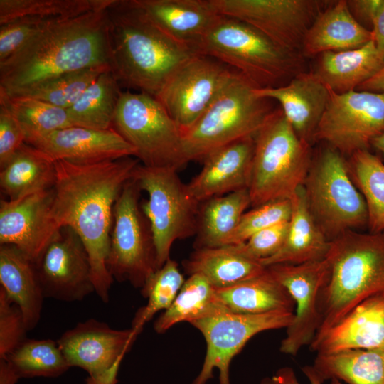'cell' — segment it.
Wrapping results in <instances>:
<instances>
[{
	"label": "cell",
	"instance_id": "obj_1",
	"mask_svg": "<svg viewBox=\"0 0 384 384\" xmlns=\"http://www.w3.org/2000/svg\"><path fill=\"white\" fill-rule=\"evenodd\" d=\"M139 164L136 157L93 164L55 161L53 215L69 227L87 252L95 292L108 302L114 279L107 267L114 203Z\"/></svg>",
	"mask_w": 384,
	"mask_h": 384
},
{
	"label": "cell",
	"instance_id": "obj_2",
	"mask_svg": "<svg viewBox=\"0 0 384 384\" xmlns=\"http://www.w3.org/2000/svg\"><path fill=\"white\" fill-rule=\"evenodd\" d=\"M106 9L53 23L0 63L6 92L87 68L109 65Z\"/></svg>",
	"mask_w": 384,
	"mask_h": 384
},
{
	"label": "cell",
	"instance_id": "obj_3",
	"mask_svg": "<svg viewBox=\"0 0 384 384\" xmlns=\"http://www.w3.org/2000/svg\"><path fill=\"white\" fill-rule=\"evenodd\" d=\"M109 65L120 86L155 97L173 73L198 54L155 25L134 0L107 8Z\"/></svg>",
	"mask_w": 384,
	"mask_h": 384
},
{
	"label": "cell",
	"instance_id": "obj_4",
	"mask_svg": "<svg viewBox=\"0 0 384 384\" xmlns=\"http://www.w3.org/2000/svg\"><path fill=\"white\" fill-rule=\"evenodd\" d=\"M325 258L329 275L319 294L316 336L365 299L384 294V231H346L329 241Z\"/></svg>",
	"mask_w": 384,
	"mask_h": 384
},
{
	"label": "cell",
	"instance_id": "obj_5",
	"mask_svg": "<svg viewBox=\"0 0 384 384\" xmlns=\"http://www.w3.org/2000/svg\"><path fill=\"white\" fill-rule=\"evenodd\" d=\"M193 48L242 73L259 88L282 86L304 71L301 53L286 50L252 26L227 16L219 15Z\"/></svg>",
	"mask_w": 384,
	"mask_h": 384
},
{
	"label": "cell",
	"instance_id": "obj_6",
	"mask_svg": "<svg viewBox=\"0 0 384 384\" xmlns=\"http://www.w3.org/2000/svg\"><path fill=\"white\" fill-rule=\"evenodd\" d=\"M257 87L242 73L234 72L200 118L182 132L188 162H202L225 145L255 137L276 110L270 100L257 95Z\"/></svg>",
	"mask_w": 384,
	"mask_h": 384
},
{
	"label": "cell",
	"instance_id": "obj_7",
	"mask_svg": "<svg viewBox=\"0 0 384 384\" xmlns=\"http://www.w3.org/2000/svg\"><path fill=\"white\" fill-rule=\"evenodd\" d=\"M254 140L247 188L251 206L291 200L309 172L311 144L299 137L281 108L274 110Z\"/></svg>",
	"mask_w": 384,
	"mask_h": 384
},
{
	"label": "cell",
	"instance_id": "obj_8",
	"mask_svg": "<svg viewBox=\"0 0 384 384\" xmlns=\"http://www.w3.org/2000/svg\"><path fill=\"white\" fill-rule=\"evenodd\" d=\"M309 209L330 241L368 225L364 198L351 176L343 155L327 146L312 157L303 185Z\"/></svg>",
	"mask_w": 384,
	"mask_h": 384
},
{
	"label": "cell",
	"instance_id": "obj_9",
	"mask_svg": "<svg viewBox=\"0 0 384 384\" xmlns=\"http://www.w3.org/2000/svg\"><path fill=\"white\" fill-rule=\"evenodd\" d=\"M177 170L139 164L132 178L147 193L141 203L153 235L157 269L170 258L173 243L196 235L200 203L179 178Z\"/></svg>",
	"mask_w": 384,
	"mask_h": 384
},
{
	"label": "cell",
	"instance_id": "obj_10",
	"mask_svg": "<svg viewBox=\"0 0 384 384\" xmlns=\"http://www.w3.org/2000/svg\"><path fill=\"white\" fill-rule=\"evenodd\" d=\"M112 128L135 148L136 158L144 166L178 171L188 163L181 129L149 95L122 91Z\"/></svg>",
	"mask_w": 384,
	"mask_h": 384
},
{
	"label": "cell",
	"instance_id": "obj_11",
	"mask_svg": "<svg viewBox=\"0 0 384 384\" xmlns=\"http://www.w3.org/2000/svg\"><path fill=\"white\" fill-rule=\"evenodd\" d=\"M140 189L131 178L113 209L107 267L114 279L142 288L157 270L156 252L149 223L139 201Z\"/></svg>",
	"mask_w": 384,
	"mask_h": 384
},
{
	"label": "cell",
	"instance_id": "obj_12",
	"mask_svg": "<svg viewBox=\"0 0 384 384\" xmlns=\"http://www.w3.org/2000/svg\"><path fill=\"white\" fill-rule=\"evenodd\" d=\"M329 91L314 142H324L343 155L369 150L384 131V92Z\"/></svg>",
	"mask_w": 384,
	"mask_h": 384
},
{
	"label": "cell",
	"instance_id": "obj_13",
	"mask_svg": "<svg viewBox=\"0 0 384 384\" xmlns=\"http://www.w3.org/2000/svg\"><path fill=\"white\" fill-rule=\"evenodd\" d=\"M139 334L90 319L65 331L57 342L70 368L87 372L85 384H117L121 363Z\"/></svg>",
	"mask_w": 384,
	"mask_h": 384
},
{
	"label": "cell",
	"instance_id": "obj_14",
	"mask_svg": "<svg viewBox=\"0 0 384 384\" xmlns=\"http://www.w3.org/2000/svg\"><path fill=\"white\" fill-rule=\"evenodd\" d=\"M294 313L273 311L261 314H240L225 311L191 324L206 342L203 366L191 384H206L219 370V384H230L229 369L233 358L254 336L264 331L288 327Z\"/></svg>",
	"mask_w": 384,
	"mask_h": 384
},
{
	"label": "cell",
	"instance_id": "obj_15",
	"mask_svg": "<svg viewBox=\"0 0 384 384\" xmlns=\"http://www.w3.org/2000/svg\"><path fill=\"white\" fill-rule=\"evenodd\" d=\"M210 2L218 14L242 21L283 48L299 53L309 28L326 4V1L311 0H210Z\"/></svg>",
	"mask_w": 384,
	"mask_h": 384
},
{
	"label": "cell",
	"instance_id": "obj_16",
	"mask_svg": "<svg viewBox=\"0 0 384 384\" xmlns=\"http://www.w3.org/2000/svg\"><path fill=\"white\" fill-rule=\"evenodd\" d=\"M235 71L218 60L196 54L173 73L155 98L183 132L200 118Z\"/></svg>",
	"mask_w": 384,
	"mask_h": 384
},
{
	"label": "cell",
	"instance_id": "obj_17",
	"mask_svg": "<svg viewBox=\"0 0 384 384\" xmlns=\"http://www.w3.org/2000/svg\"><path fill=\"white\" fill-rule=\"evenodd\" d=\"M35 265L45 298L80 302L95 292L87 252L69 227L59 230Z\"/></svg>",
	"mask_w": 384,
	"mask_h": 384
},
{
	"label": "cell",
	"instance_id": "obj_18",
	"mask_svg": "<svg viewBox=\"0 0 384 384\" xmlns=\"http://www.w3.org/2000/svg\"><path fill=\"white\" fill-rule=\"evenodd\" d=\"M266 267L287 289L294 302V319L286 328L280 351L296 356L304 346L310 345L318 331V299L328 278V262L324 258L298 265L275 264Z\"/></svg>",
	"mask_w": 384,
	"mask_h": 384
},
{
	"label": "cell",
	"instance_id": "obj_19",
	"mask_svg": "<svg viewBox=\"0 0 384 384\" xmlns=\"http://www.w3.org/2000/svg\"><path fill=\"white\" fill-rule=\"evenodd\" d=\"M53 188L16 201H0V245L16 247L36 262L60 228L52 211Z\"/></svg>",
	"mask_w": 384,
	"mask_h": 384
},
{
	"label": "cell",
	"instance_id": "obj_20",
	"mask_svg": "<svg viewBox=\"0 0 384 384\" xmlns=\"http://www.w3.org/2000/svg\"><path fill=\"white\" fill-rule=\"evenodd\" d=\"M23 130L25 142L53 161L93 164L136 157L137 154L135 148L113 128L98 130L71 127L51 132Z\"/></svg>",
	"mask_w": 384,
	"mask_h": 384
},
{
	"label": "cell",
	"instance_id": "obj_21",
	"mask_svg": "<svg viewBox=\"0 0 384 384\" xmlns=\"http://www.w3.org/2000/svg\"><path fill=\"white\" fill-rule=\"evenodd\" d=\"M254 147V137H250L208 154L202 161L201 171L187 183L192 197L201 203L213 197L247 188Z\"/></svg>",
	"mask_w": 384,
	"mask_h": 384
},
{
	"label": "cell",
	"instance_id": "obj_22",
	"mask_svg": "<svg viewBox=\"0 0 384 384\" xmlns=\"http://www.w3.org/2000/svg\"><path fill=\"white\" fill-rule=\"evenodd\" d=\"M316 353L345 350L384 349V294L356 306L337 324L317 335L309 345Z\"/></svg>",
	"mask_w": 384,
	"mask_h": 384
},
{
	"label": "cell",
	"instance_id": "obj_23",
	"mask_svg": "<svg viewBox=\"0 0 384 384\" xmlns=\"http://www.w3.org/2000/svg\"><path fill=\"white\" fill-rule=\"evenodd\" d=\"M255 92L277 101L296 134L311 144L329 97V89L313 71L302 72L280 87H257Z\"/></svg>",
	"mask_w": 384,
	"mask_h": 384
},
{
	"label": "cell",
	"instance_id": "obj_24",
	"mask_svg": "<svg viewBox=\"0 0 384 384\" xmlns=\"http://www.w3.org/2000/svg\"><path fill=\"white\" fill-rule=\"evenodd\" d=\"M160 29L173 39L190 46L219 16L210 0H134Z\"/></svg>",
	"mask_w": 384,
	"mask_h": 384
},
{
	"label": "cell",
	"instance_id": "obj_25",
	"mask_svg": "<svg viewBox=\"0 0 384 384\" xmlns=\"http://www.w3.org/2000/svg\"><path fill=\"white\" fill-rule=\"evenodd\" d=\"M373 41V33L351 14L347 1L333 3L317 15L302 47L303 56L360 48Z\"/></svg>",
	"mask_w": 384,
	"mask_h": 384
},
{
	"label": "cell",
	"instance_id": "obj_26",
	"mask_svg": "<svg viewBox=\"0 0 384 384\" xmlns=\"http://www.w3.org/2000/svg\"><path fill=\"white\" fill-rule=\"evenodd\" d=\"M0 284L22 312L28 331L41 316L45 299L36 265L12 245H0Z\"/></svg>",
	"mask_w": 384,
	"mask_h": 384
},
{
	"label": "cell",
	"instance_id": "obj_27",
	"mask_svg": "<svg viewBox=\"0 0 384 384\" xmlns=\"http://www.w3.org/2000/svg\"><path fill=\"white\" fill-rule=\"evenodd\" d=\"M292 210L285 241L280 250L261 263L298 265L323 260L329 248V240L315 222L306 203L302 186L291 198Z\"/></svg>",
	"mask_w": 384,
	"mask_h": 384
},
{
	"label": "cell",
	"instance_id": "obj_28",
	"mask_svg": "<svg viewBox=\"0 0 384 384\" xmlns=\"http://www.w3.org/2000/svg\"><path fill=\"white\" fill-rule=\"evenodd\" d=\"M384 66V59L373 41L352 50L319 55L315 71L331 91L341 94L358 87Z\"/></svg>",
	"mask_w": 384,
	"mask_h": 384
},
{
	"label": "cell",
	"instance_id": "obj_29",
	"mask_svg": "<svg viewBox=\"0 0 384 384\" xmlns=\"http://www.w3.org/2000/svg\"><path fill=\"white\" fill-rule=\"evenodd\" d=\"M217 297L228 312L261 314L273 311L294 313L295 304L287 289L267 270L234 285L216 289Z\"/></svg>",
	"mask_w": 384,
	"mask_h": 384
},
{
	"label": "cell",
	"instance_id": "obj_30",
	"mask_svg": "<svg viewBox=\"0 0 384 384\" xmlns=\"http://www.w3.org/2000/svg\"><path fill=\"white\" fill-rule=\"evenodd\" d=\"M183 266L188 274H199L216 289L234 285L266 269L261 262L246 256L235 245L195 249Z\"/></svg>",
	"mask_w": 384,
	"mask_h": 384
},
{
	"label": "cell",
	"instance_id": "obj_31",
	"mask_svg": "<svg viewBox=\"0 0 384 384\" xmlns=\"http://www.w3.org/2000/svg\"><path fill=\"white\" fill-rule=\"evenodd\" d=\"M55 161L24 143L10 161L0 169L1 192L8 201L50 189L55 181Z\"/></svg>",
	"mask_w": 384,
	"mask_h": 384
},
{
	"label": "cell",
	"instance_id": "obj_32",
	"mask_svg": "<svg viewBox=\"0 0 384 384\" xmlns=\"http://www.w3.org/2000/svg\"><path fill=\"white\" fill-rule=\"evenodd\" d=\"M251 206L247 188L209 198L201 203L194 249L228 245L246 209Z\"/></svg>",
	"mask_w": 384,
	"mask_h": 384
},
{
	"label": "cell",
	"instance_id": "obj_33",
	"mask_svg": "<svg viewBox=\"0 0 384 384\" xmlns=\"http://www.w3.org/2000/svg\"><path fill=\"white\" fill-rule=\"evenodd\" d=\"M324 382L336 379L347 384H384V351L345 350L316 353L311 366Z\"/></svg>",
	"mask_w": 384,
	"mask_h": 384
},
{
	"label": "cell",
	"instance_id": "obj_34",
	"mask_svg": "<svg viewBox=\"0 0 384 384\" xmlns=\"http://www.w3.org/2000/svg\"><path fill=\"white\" fill-rule=\"evenodd\" d=\"M225 311L216 288L203 276L193 274L185 280L172 304L155 321L154 329L164 334L179 322L192 324Z\"/></svg>",
	"mask_w": 384,
	"mask_h": 384
},
{
	"label": "cell",
	"instance_id": "obj_35",
	"mask_svg": "<svg viewBox=\"0 0 384 384\" xmlns=\"http://www.w3.org/2000/svg\"><path fill=\"white\" fill-rule=\"evenodd\" d=\"M121 92L120 85L111 70L103 72L66 110L71 124L98 130L112 128Z\"/></svg>",
	"mask_w": 384,
	"mask_h": 384
},
{
	"label": "cell",
	"instance_id": "obj_36",
	"mask_svg": "<svg viewBox=\"0 0 384 384\" xmlns=\"http://www.w3.org/2000/svg\"><path fill=\"white\" fill-rule=\"evenodd\" d=\"M348 164L366 201L368 232L384 231V162L369 150H361L351 156Z\"/></svg>",
	"mask_w": 384,
	"mask_h": 384
},
{
	"label": "cell",
	"instance_id": "obj_37",
	"mask_svg": "<svg viewBox=\"0 0 384 384\" xmlns=\"http://www.w3.org/2000/svg\"><path fill=\"white\" fill-rule=\"evenodd\" d=\"M114 0H0V25L33 18L58 22L107 9Z\"/></svg>",
	"mask_w": 384,
	"mask_h": 384
},
{
	"label": "cell",
	"instance_id": "obj_38",
	"mask_svg": "<svg viewBox=\"0 0 384 384\" xmlns=\"http://www.w3.org/2000/svg\"><path fill=\"white\" fill-rule=\"evenodd\" d=\"M5 358L21 378H57L70 368L57 341L26 338Z\"/></svg>",
	"mask_w": 384,
	"mask_h": 384
},
{
	"label": "cell",
	"instance_id": "obj_39",
	"mask_svg": "<svg viewBox=\"0 0 384 384\" xmlns=\"http://www.w3.org/2000/svg\"><path fill=\"white\" fill-rule=\"evenodd\" d=\"M108 69H110L108 65L87 68L63 73L19 90L6 92L10 95L33 97L67 110Z\"/></svg>",
	"mask_w": 384,
	"mask_h": 384
},
{
	"label": "cell",
	"instance_id": "obj_40",
	"mask_svg": "<svg viewBox=\"0 0 384 384\" xmlns=\"http://www.w3.org/2000/svg\"><path fill=\"white\" fill-rule=\"evenodd\" d=\"M185 282L178 263L171 258L157 269L141 288L147 303L134 316L132 329L139 334L157 312L166 310L173 303Z\"/></svg>",
	"mask_w": 384,
	"mask_h": 384
},
{
	"label": "cell",
	"instance_id": "obj_41",
	"mask_svg": "<svg viewBox=\"0 0 384 384\" xmlns=\"http://www.w3.org/2000/svg\"><path fill=\"white\" fill-rule=\"evenodd\" d=\"M0 102L4 103L21 126L36 132H51L73 127L66 110L45 101L8 95L0 88Z\"/></svg>",
	"mask_w": 384,
	"mask_h": 384
},
{
	"label": "cell",
	"instance_id": "obj_42",
	"mask_svg": "<svg viewBox=\"0 0 384 384\" xmlns=\"http://www.w3.org/2000/svg\"><path fill=\"white\" fill-rule=\"evenodd\" d=\"M292 210L291 200H278L254 207L242 215L228 245L242 244L263 229L289 220Z\"/></svg>",
	"mask_w": 384,
	"mask_h": 384
},
{
	"label": "cell",
	"instance_id": "obj_43",
	"mask_svg": "<svg viewBox=\"0 0 384 384\" xmlns=\"http://www.w3.org/2000/svg\"><path fill=\"white\" fill-rule=\"evenodd\" d=\"M54 23L56 22L23 18L1 24L0 63L17 53L31 39Z\"/></svg>",
	"mask_w": 384,
	"mask_h": 384
},
{
	"label": "cell",
	"instance_id": "obj_44",
	"mask_svg": "<svg viewBox=\"0 0 384 384\" xmlns=\"http://www.w3.org/2000/svg\"><path fill=\"white\" fill-rule=\"evenodd\" d=\"M23 316L0 287V358H5L26 338Z\"/></svg>",
	"mask_w": 384,
	"mask_h": 384
},
{
	"label": "cell",
	"instance_id": "obj_45",
	"mask_svg": "<svg viewBox=\"0 0 384 384\" xmlns=\"http://www.w3.org/2000/svg\"><path fill=\"white\" fill-rule=\"evenodd\" d=\"M289 220L283 221L263 229L242 244L233 245L246 256L262 262L282 247L289 229Z\"/></svg>",
	"mask_w": 384,
	"mask_h": 384
},
{
	"label": "cell",
	"instance_id": "obj_46",
	"mask_svg": "<svg viewBox=\"0 0 384 384\" xmlns=\"http://www.w3.org/2000/svg\"><path fill=\"white\" fill-rule=\"evenodd\" d=\"M23 127L2 102H0V169L4 167L25 143Z\"/></svg>",
	"mask_w": 384,
	"mask_h": 384
},
{
	"label": "cell",
	"instance_id": "obj_47",
	"mask_svg": "<svg viewBox=\"0 0 384 384\" xmlns=\"http://www.w3.org/2000/svg\"><path fill=\"white\" fill-rule=\"evenodd\" d=\"M302 371L308 378L309 384H323L316 375L311 366H305ZM260 384H300L294 369L291 367H283L278 369L276 373L270 376L263 378ZM331 384H343L336 379L331 380Z\"/></svg>",
	"mask_w": 384,
	"mask_h": 384
},
{
	"label": "cell",
	"instance_id": "obj_48",
	"mask_svg": "<svg viewBox=\"0 0 384 384\" xmlns=\"http://www.w3.org/2000/svg\"><path fill=\"white\" fill-rule=\"evenodd\" d=\"M347 3L354 18L364 28L371 31L373 21L383 0H351Z\"/></svg>",
	"mask_w": 384,
	"mask_h": 384
},
{
	"label": "cell",
	"instance_id": "obj_49",
	"mask_svg": "<svg viewBox=\"0 0 384 384\" xmlns=\"http://www.w3.org/2000/svg\"><path fill=\"white\" fill-rule=\"evenodd\" d=\"M371 32L373 41L384 59V0L373 21Z\"/></svg>",
	"mask_w": 384,
	"mask_h": 384
},
{
	"label": "cell",
	"instance_id": "obj_50",
	"mask_svg": "<svg viewBox=\"0 0 384 384\" xmlns=\"http://www.w3.org/2000/svg\"><path fill=\"white\" fill-rule=\"evenodd\" d=\"M360 91L384 92V66L372 78L361 84L357 89Z\"/></svg>",
	"mask_w": 384,
	"mask_h": 384
},
{
	"label": "cell",
	"instance_id": "obj_51",
	"mask_svg": "<svg viewBox=\"0 0 384 384\" xmlns=\"http://www.w3.org/2000/svg\"><path fill=\"white\" fill-rule=\"evenodd\" d=\"M20 378L5 358H0V384H16Z\"/></svg>",
	"mask_w": 384,
	"mask_h": 384
},
{
	"label": "cell",
	"instance_id": "obj_52",
	"mask_svg": "<svg viewBox=\"0 0 384 384\" xmlns=\"http://www.w3.org/2000/svg\"><path fill=\"white\" fill-rule=\"evenodd\" d=\"M371 146L384 156V131L373 141Z\"/></svg>",
	"mask_w": 384,
	"mask_h": 384
},
{
	"label": "cell",
	"instance_id": "obj_53",
	"mask_svg": "<svg viewBox=\"0 0 384 384\" xmlns=\"http://www.w3.org/2000/svg\"><path fill=\"white\" fill-rule=\"evenodd\" d=\"M383 351H384V349L383 350Z\"/></svg>",
	"mask_w": 384,
	"mask_h": 384
}]
</instances>
